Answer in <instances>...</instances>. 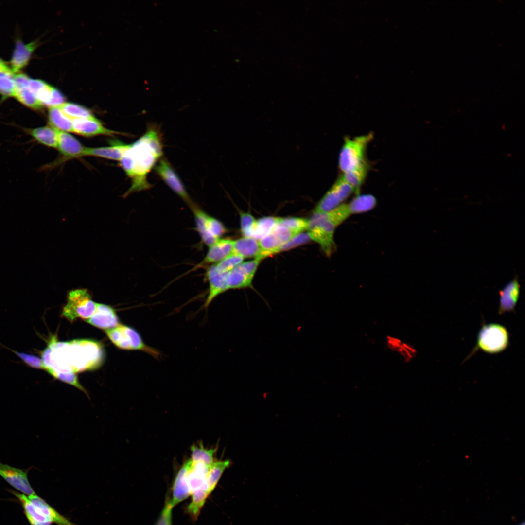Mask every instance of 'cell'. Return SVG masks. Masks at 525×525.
I'll list each match as a JSON object with an SVG mask.
<instances>
[{
    "label": "cell",
    "mask_w": 525,
    "mask_h": 525,
    "mask_svg": "<svg viewBox=\"0 0 525 525\" xmlns=\"http://www.w3.org/2000/svg\"><path fill=\"white\" fill-rule=\"evenodd\" d=\"M278 225L284 227L297 234L308 229V220L301 218H278Z\"/></svg>",
    "instance_id": "obj_37"
},
{
    "label": "cell",
    "mask_w": 525,
    "mask_h": 525,
    "mask_svg": "<svg viewBox=\"0 0 525 525\" xmlns=\"http://www.w3.org/2000/svg\"><path fill=\"white\" fill-rule=\"evenodd\" d=\"M13 76L16 88L28 87V81L30 78L26 74L17 73Z\"/></svg>",
    "instance_id": "obj_44"
},
{
    "label": "cell",
    "mask_w": 525,
    "mask_h": 525,
    "mask_svg": "<svg viewBox=\"0 0 525 525\" xmlns=\"http://www.w3.org/2000/svg\"><path fill=\"white\" fill-rule=\"evenodd\" d=\"M369 169L368 162L351 170L342 173L344 180L355 190L356 195L359 194L360 189L364 183Z\"/></svg>",
    "instance_id": "obj_29"
},
{
    "label": "cell",
    "mask_w": 525,
    "mask_h": 525,
    "mask_svg": "<svg viewBox=\"0 0 525 525\" xmlns=\"http://www.w3.org/2000/svg\"><path fill=\"white\" fill-rule=\"evenodd\" d=\"M13 76L0 73V93L4 98L14 97L16 87Z\"/></svg>",
    "instance_id": "obj_38"
},
{
    "label": "cell",
    "mask_w": 525,
    "mask_h": 525,
    "mask_svg": "<svg viewBox=\"0 0 525 525\" xmlns=\"http://www.w3.org/2000/svg\"><path fill=\"white\" fill-rule=\"evenodd\" d=\"M260 252L258 240L251 237H244L234 240L232 253L245 258L256 259Z\"/></svg>",
    "instance_id": "obj_23"
},
{
    "label": "cell",
    "mask_w": 525,
    "mask_h": 525,
    "mask_svg": "<svg viewBox=\"0 0 525 525\" xmlns=\"http://www.w3.org/2000/svg\"><path fill=\"white\" fill-rule=\"evenodd\" d=\"M173 506L167 500L155 525H172V511Z\"/></svg>",
    "instance_id": "obj_42"
},
{
    "label": "cell",
    "mask_w": 525,
    "mask_h": 525,
    "mask_svg": "<svg viewBox=\"0 0 525 525\" xmlns=\"http://www.w3.org/2000/svg\"><path fill=\"white\" fill-rule=\"evenodd\" d=\"M508 344L509 334L504 326L497 323L484 324L478 332L473 352L480 349L488 353H497L505 350Z\"/></svg>",
    "instance_id": "obj_6"
},
{
    "label": "cell",
    "mask_w": 525,
    "mask_h": 525,
    "mask_svg": "<svg viewBox=\"0 0 525 525\" xmlns=\"http://www.w3.org/2000/svg\"><path fill=\"white\" fill-rule=\"evenodd\" d=\"M253 277L245 271L239 264L228 274V289L252 287Z\"/></svg>",
    "instance_id": "obj_26"
},
{
    "label": "cell",
    "mask_w": 525,
    "mask_h": 525,
    "mask_svg": "<svg viewBox=\"0 0 525 525\" xmlns=\"http://www.w3.org/2000/svg\"><path fill=\"white\" fill-rule=\"evenodd\" d=\"M58 107L71 119L95 118L88 109L78 104L65 102Z\"/></svg>",
    "instance_id": "obj_34"
},
{
    "label": "cell",
    "mask_w": 525,
    "mask_h": 525,
    "mask_svg": "<svg viewBox=\"0 0 525 525\" xmlns=\"http://www.w3.org/2000/svg\"><path fill=\"white\" fill-rule=\"evenodd\" d=\"M311 238L308 233H300L297 234L289 241L283 244L277 250V253L288 250L309 242Z\"/></svg>",
    "instance_id": "obj_41"
},
{
    "label": "cell",
    "mask_w": 525,
    "mask_h": 525,
    "mask_svg": "<svg viewBox=\"0 0 525 525\" xmlns=\"http://www.w3.org/2000/svg\"><path fill=\"white\" fill-rule=\"evenodd\" d=\"M14 97L23 105L35 110L41 109L43 105L28 87L16 88Z\"/></svg>",
    "instance_id": "obj_33"
},
{
    "label": "cell",
    "mask_w": 525,
    "mask_h": 525,
    "mask_svg": "<svg viewBox=\"0 0 525 525\" xmlns=\"http://www.w3.org/2000/svg\"><path fill=\"white\" fill-rule=\"evenodd\" d=\"M231 464V461L228 459L214 462L210 465L206 479L210 494L215 488L224 471Z\"/></svg>",
    "instance_id": "obj_31"
},
{
    "label": "cell",
    "mask_w": 525,
    "mask_h": 525,
    "mask_svg": "<svg viewBox=\"0 0 525 525\" xmlns=\"http://www.w3.org/2000/svg\"><path fill=\"white\" fill-rule=\"evenodd\" d=\"M350 215L346 204L324 213H314L308 220V234L317 243L325 254L330 256L336 249L334 240L336 228Z\"/></svg>",
    "instance_id": "obj_3"
},
{
    "label": "cell",
    "mask_w": 525,
    "mask_h": 525,
    "mask_svg": "<svg viewBox=\"0 0 525 525\" xmlns=\"http://www.w3.org/2000/svg\"><path fill=\"white\" fill-rule=\"evenodd\" d=\"M105 332L113 343L121 349L142 351L156 359L161 355L158 350L146 345L140 333L133 328L119 324L115 328L106 330Z\"/></svg>",
    "instance_id": "obj_5"
},
{
    "label": "cell",
    "mask_w": 525,
    "mask_h": 525,
    "mask_svg": "<svg viewBox=\"0 0 525 525\" xmlns=\"http://www.w3.org/2000/svg\"><path fill=\"white\" fill-rule=\"evenodd\" d=\"M87 322L95 327L106 330L115 328L119 324L115 310L110 306L99 303L94 314Z\"/></svg>",
    "instance_id": "obj_16"
},
{
    "label": "cell",
    "mask_w": 525,
    "mask_h": 525,
    "mask_svg": "<svg viewBox=\"0 0 525 525\" xmlns=\"http://www.w3.org/2000/svg\"><path fill=\"white\" fill-rule=\"evenodd\" d=\"M129 144L116 142L110 146L97 148L85 147L84 156H92L120 161Z\"/></svg>",
    "instance_id": "obj_22"
},
{
    "label": "cell",
    "mask_w": 525,
    "mask_h": 525,
    "mask_svg": "<svg viewBox=\"0 0 525 525\" xmlns=\"http://www.w3.org/2000/svg\"><path fill=\"white\" fill-rule=\"evenodd\" d=\"M10 491L20 502L25 515L31 525H51L52 524L37 512L29 497L14 490Z\"/></svg>",
    "instance_id": "obj_24"
},
{
    "label": "cell",
    "mask_w": 525,
    "mask_h": 525,
    "mask_svg": "<svg viewBox=\"0 0 525 525\" xmlns=\"http://www.w3.org/2000/svg\"><path fill=\"white\" fill-rule=\"evenodd\" d=\"M209 494L207 483L193 491L191 494L192 500L187 508L188 513L192 516L196 517Z\"/></svg>",
    "instance_id": "obj_32"
},
{
    "label": "cell",
    "mask_w": 525,
    "mask_h": 525,
    "mask_svg": "<svg viewBox=\"0 0 525 525\" xmlns=\"http://www.w3.org/2000/svg\"><path fill=\"white\" fill-rule=\"evenodd\" d=\"M228 273L220 271L215 264L207 269L206 277L209 283L207 296L203 308L207 309L213 300L219 295L228 290L227 276Z\"/></svg>",
    "instance_id": "obj_12"
},
{
    "label": "cell",
    "mask_w": 525,
    "mask_h": 525,
    "mask_svg": "<svg viewBox=\"0 0 525 525\" xmlns=\"http://www.w3.org/2000/svg\"><path fill=\"white\" fill-rule=\"evenodd\" d=\"M37 46L35 41L25 44L20 40L16 42L15 50L10 62L11 68L14 74L27 65L31 55Z\"/></svg>",
    "instance_id": "obj_19"
},
{
    "label": "cell",
    "mask_w": 525,
    "mask_h": 525,
    "mask_svg": "<svg viewBox=\"0 0 525 525\" xmlns=\"http://www.w3.org/2000/svg\"><path fill=\"white\" fill-rule=\"evenodd\" d=\"M241 231L244 237H253L256 220L249 213L240 212Z\"/></svg>",
    "instance_id": "obj_39"
},
{
    "label": "cell",
    "mask_w": 525,
    "mask_h": 525,
    "mask_svg": "<svg viewBox=\"0 0 525 525\" xmlns=\"http://www.w3.org/2000/svg\"><path fill=\"white\" fill-rule=\"evenodd\" d=\"M0 73H7L12 75H15L11 67L7 64L0 58Z\"/></svg>",
    "instance_id": "obj_45"
},
{
    "label": "cell",
    "mask_w": 525,
    "mask_h": 525,
    "mask_svg": "<svg viewBox=\"0 0 525 525\" xmlns=\"http://www.w3.org/2000/svg\"><path fill=\"white\" fill-rule=\"evenodd\" d=\"M278 218L267 217L256 220L253 237L259 240L269 234L278 224Z\"/></svg>",
    "instance_id": "obj_36"
},
{
    "label": "cell",
    "mask_w": 525,
    "mask_h": 525,
    "mask_svg": "<svg viewBox=\"0 0 525 525\" xmlns=\"http://www.w3.org/2000/svg\"><path fill=\"white\" fill-rule=\"evenodd\" d=\"M155 170L158 175L168 186L186 202L189 207L193 203L181 179L167 159L161 158L156 166Z\"/></svg>",
    "instance_id": "obj_10"
},
{
    "label": "cell",
    "mask_w": 525,
    "mask_h": 525,
    "mask_svg": "<svg viewBox=\"0 0 525 525\" xmlns=\"http://www.w3.org/2000/svg\"><path fill=\"white\" fill-rule=\"evenodd\" d=\"M73 132L85 136L100 135L113 136L120 133L104 127L96 118L72 119Z\"/></svg>",
    "instance_id": "obj_13"
},
{
    "label": "cell",
    "mask_w": 525,
    "mask_h": 525,
    "mask_svg": "<svg viewBox=\"0 0 525 525\" xmlns=\"http://www.w3.org/2000/svg\"><path fill=\"white\" fill-rule=\"evenodd\" d=\"M28 132L38 142L52 148H57V130L51 125L30 129Z\"/></svg>",
    "instance_id": "obj_25"
},
{
    "label": "cell",
    "mask_w": 525,
    "mask_h": 525,
    "mask_svg": "<svg viewBox=\"0 0 525 525\" xmlns=\"http://www.w3.org/2000/svg\"><path fill=\"white\" fill-rule=\"evenodd\" d=\"M48 120L50 125L57 130L73 132L72 119L65 114L58 106L49 107Z\"/></svg>",
    "instance_id": "obj_27"
},
{
    "label": "cell",
    "mask_w": 525,
    "mask_h": 525,
    "mask_svg": "<svg viewBox=\"0 0 525 525\" xmlns=\"http://www.w3.org/2000/svg\"><path fill=\"white\" fill-rule=\"evenodd\" d=\"M373 136V134L370 133L352 139L345 137L338 158L339 168L342 173L367 162L366 149Z\"/></svg>",
    "instance_id": "obj_4"
},
{
    "label": "cell",
    "mask_w": 525,
    "mask_h": 525,
    "mask_svg": "<svg viewBox=\"0 0 525 525\" xmlns=\"http://www.w3.org/2000/svg\"><path fill=\"white\" fill-rule=\"evenodd\" d=\"M234 240L220 238L210 246L205 257L198 265L215 264L233 252Z\"/></svg>",
    "instance_id": "obj_17"
},
{
    "label": "cell",
    "mask_w": 525,
    "mask_h": 525,
    "mask_svg": "<svg viewBox=\"0 0 525 525\" xmlns=\"http://www.w3.org/2000/svg\"><path fill=\"white\" fill-rule=\"evenodd\" d=\"M244 259L243 257L240 255L232 253L215 264L220 271L228 273L242 263Z\"/></svg>",
    "instance_id": "obj_40"
},
{
    "label": "cell",
    "mask_w": 525,
    "mask_h": 525,
    "mask_svg": "<svg viewBox=\"0 0 525 525\" xmlns=\"http://www.w3.org/2000/svg\"><path fill=\"white\" fill-rule=\"evenodd\" d=\"M28 470L17 468L0 461V476L22 494L28 496L35 493L28 478Z\"/></svg>",
    "instance_id": "obj_11"
},
{
    "label": "cell",
    "mask_w": 525,
    "mask_h": 525,
    "mask_svg": "<svg viewBox=\"0 0 525 525\" xmlns=\"http://www.w3.org/2000/svg\"><path fill=\"white\" fill-rule=\"evenodd\" d=\"M376 198L371 194H357L347 203L350 215L360 214L372 210L376 205Z\"/></svg>",
    "instance_id": "obj_28"
},
{
    "label": "cell",
    "mask_w": 525,
    "mask_h": 525,
    "mask_svg": "<svg viewBox=\"0 0 525 525\" xmlns=\"http://www.w3.org/2000/svg\"><path fill=\"white\" fill-rule=\"evenodd\" d=\"M188 467L187 460L180 468L176 476L173 485L172 498L170 500L173 506L185 500L190 495L187 480Z\"/></svg>",
    "instance_id": "obj_21"
},
{
    "label": "cell",
    "mask_w": 525,
    "mask_h": 525,
    "mask_svg": "<svg viewBox=\"0 0 525 525\" xmlns=\"http://www.w3.org/2000/svg\"><path fill=\"white\" fill-rule=\"evenodd\" d=\"M28 87L43 105H48L52 97L53 87L43 81L31 79L29 80Z\"/></svg>",
    "instance_id": "obj_30"
},
{
    "label": "cell",
    "mask_w": 525,
    "mask_h": 525,
    "mask_svg": "<svg viewBox=\"0 0 525 525\" xmlns=\"http://www.w3.org/2000/svg\"><path fill=\"white\" fill-rule=\"evenodd\" d=\"M188 462L187 480L191 495L193 491L207 483V476L210 466L201 462H193L191 459L188 460Z\"/></svg>",
    "instance_id": "obj_20"
},
{
    "label": "cell",
    "mask_w": 525,
    "mask_h": 525,
    "mask_svg": "<svg viewBox=\"0 0 525 525\" xmlns=\"http://www.w3.org/2000/svg\"><path fill=\"white\" fill-rule=\"evenodd\" d=\"M525 525V522H523V523H520V524H519V525Z\"/></svg>",
    "instance_id": "obj_46"
},
{
    "label": "cell",
    "mask_w": 525,
    "mask_h": 525,
    "mask_svg": "<svg viewBox=\"0 0 525 525\" xmlns=\"http://www.w3.org/2000/svg\"><path fill=\"white\" fill-rule=\"evenodd\" d=\"M43 369L53 376L57 373L80 372L99 367L104 352L98 342L88 339L57 342L52 338L41 353Z\"/></svg>",
    "instance_id": "obj_1"
},
{
    "label": "cell",
    "mask_w": 525,
    "mask_h": 525,
    "mask_svg": "<svg viewBox=\"0 0 525 525\" xmlns=\"http://www.w3.org/2000/svg\"><path fill=\"white\" fill-rule=\"evenodd\" d=\"M16 353L27 365L35 368L43 369L42 362L39 358L24 353Z\"/></svg>",
    "instance_id": "obj_43"
},
{
    "label": "cell",
    "mask_w": 525,
    "mask_h": 525,
    "mask_svg": "<svg viewBox=\"0 0 525 525\" xmlns=\"http://www.w3.org/2000/svg\"><path fill=\"white\" fill-rule=\"evenodd\" d=\"M28 497L36 511L52 524L55 523L57 525H75L36 494L28 496Z\"/></svg>",
    "instance_id": "obj_18"
},
{
    "label": "cell",
    "mask_w": 525,
    "mask_h": 525,
    "mask_svg": "<svg viewBox=\"0 0 525 525\" xmlns=\"http://www.w3.org/2000/svg\"><path fill=\"white\" fill-rule=\"evenodd\" d=\"M97 304L87 289L73 290L68 294L67 303L62 315L70 322L79 317L88 319L94 314Z\"/></svg>",
    "instance_id": "obj_7"
},
{
    "label": "cell",
    "mask_w": 525,
    "mask_h": 525,
    "mask_svg": "<svg viewBox=\"0 0 525 525\" xmlns=\"http://www.w3.org/2000/svg\"><path fill=\"white\" fill-rule=\"evenodd\" d=\"M162 144L159 129L151 126L136 141L129 144L120 160L121 166L132 180L124 197L151 187L147 176L163 156Z\"/></svg>",
    "instance_id": "obj_2"
},
{
    "label": "cell",
    "mask_w": 525,
    "mask_h": 525,
    "mask_svg": "<svg viewBox=\"0 0 525 525\" xmlns=\"http://www.w3.org/2000/svg\"><path fill=\"white\" fill-rule=\"evenodd\" d=\"M352 193L355 194V190L341 175L319 201L314 212L321 213L331 211L344 204Z\"/></svg>",
    "instance_id": "obj_9"
},
{
    "label": "cell",
    "mask_w": 525,
    "mask_h": 525,
    "mask_svg": "<svg viewBox=\"0 0 525 525\" xmlns=\"http://www.w3.org/2000/svg\"><path fill=\"white\" fill-rule=\"evenodd\" d=\"M191 460L193 462H201L210 466L213 462V455L216 449L205 448L201 443L193 444L191 447Z\"/></svg>",
    "instance_id": "obj_35"
},
{
    "label": "cell",
    "mask_w": 525,
    "mask_h": 525,
    "mask_svg": "<svg viewBox=\"0 0 525 525\" xmlns=\"http://www.w3.org/2000/svg\"><path fill=\"white\" fill-rule=\"evenodd\" d=\"M58 146L60 153L66 159L84 156L85 147L68 132L57 130Z\"/></svg>",
    "instance_id": "obj_15"
},
{
    "label": "cell",
    "mask_w": 525,
    "mask_h": 525,
    "mask_svg": "<svg viewBox=\"0 0 525 525\" xmlns=\"http://www.w3.org/2000/svg\"><path fill=\"white\" fill-rule=\"evenodd\" d=\"M520 285L515 276L499 291V315L514 311L520 295Z\"/></svg>",
    "instance_id": "obj_14"
},
{
    "label": "cell",
    "mask_w": 525,
    "mask_h": 525,
    "mask_svg": "<svg viewBox=\"0 0 525 525\" xmlns=\"http://www.w3.org/2000/svg\"><path fill=\"white\" fill-rule=\"evenodd\" d=\"M190 208L194 215L196 230L206 245H211L226 233V228L219 220L208 214L196 204Z\"/></svg>",
    "instance_id": "obj_8"
}]
</instances>
